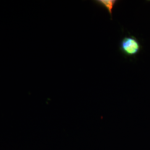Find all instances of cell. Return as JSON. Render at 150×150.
Segmentation results:
<instances>
[{
  "instance_id": "1",
  "label": "cell",
  "mask_w": 150,
  "mask_h": 150,
  "mask_svg": "<svg viewBox=\"0 0 150 150\" xmlns=\"http://www.w3.org/2000/svg\"><path fill=\"white\" fill-rule=\"evenodd\" d=\"M141 45L134 36L123 38L120 43L119 48L121 53L126 56H134L141 50Z\"/></svg>"
},
{
  "instance_id": "2",
  "label": "cell",
  "mask_w": 150,
  "mask_h": 150,
  "mask_svg": "<svg viewBox=\"0 0 150 150\" xmlns=\"http://www.w3.org/2000/svg\"><path fill=\"white\" fill-rule=\"evenodd\" d=\"M117 1L116 0H98L95 1V2L103 7L105 8L108 12L112 18V10L113 7L116 4L117 2Z\"/></svg>"
}]
</instances>
